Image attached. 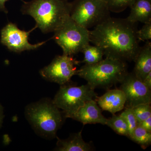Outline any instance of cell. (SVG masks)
Returning <instances> with one entry per match:
<instances>
[{"label":"cell","mask_w":151,"mask_h":151,"mask_svg":"<svg viewBox=\"0 0 151 151\" xmlns=\"http://www.w3.org/2000/svg\"><path fill=\"white\" fill-rule=\"evenodd\" d=\"M135 23L110 17L89 31L90 42L100 47L106 57L134 61L140 46Z\"/></svg>","instance_id":"obj_1"},{"label":"cell","mask_w":151,"mask_h":151,"mask_svg":"<svg viewBox=\"0 0 151 151\" xmlns=\"http://www.w3.org/2000/svg\"><path fill=\"white\" fill-rule=\"evenodd\" d=\"M21 12L33 18L44 33L54 32L70 17L71 3L65 0H31L24 1Z\"/></svg>","instance_id":"obj_2"},{"label":"cell","mask_w":151,"mask_h":151,"mask_svg":"<svg viewBox=\"0 0 151 151\" xmlns=\"http://www.w3.org/2000/svg\"><path fill=\"white\" fill-rule=\"evenodd\" d=\"M25 115L36 133L47 139L56 137L58 131L66 119L63 112L49 98L28 105Z\"/></svg>","instance_id":"obj_3"},{"label":"cell","mask_w":151,"mask_h":151,"mask_svg":"<svg viewBox=\"0 0 151 151\" xmlns=\"http://www.w3.org/2000/svg\"><path fill=\"white\" fill-rule=\"evenodd\" d=\"M128 73L126 62L106 57L95 64H85L77 70L76 75L84 78L95 89L110 88L120 83Z\"/></svg>","instance_id":"obj_4"},{"label":"cell","mask_w":151,"mask_h":151,"mask_svg":"<svg viewBox=\"0 0 151 151\" xmlns=\"http://www.w3.org/2000/svg\"><path fill=\"white\" fill-rule=\"evenodd\" d=\"M54 32L52 39L65 55L77 54L90 42L89 30L76 23L70 17Z\"/></svg>","instance_id":"obj_5"},{"label":"cell","mask_w":151,"mask_h":151,"mask_svg":"<svg viewBox=\"0 0 151 151\" xmlns=\"http://www.w3.org/2000/svg\"><path fill=\"white\" fill-rule=\"evenodd\" d=\"M70 82L60 85L52 100L55 105L62 110L66 119L87 101L96 100L98 97L94 89L88 84L76 86Z\"/></svg>","instance_id":"obj_6"},{"label":"cell","mask_w":151,"mask_h":151,"mask_svg":"<svg viewBox=\"0 0 151 151\" xmlns=\"http://www.w3.org/2000/svg\"><path fill=\"white\" fill-rule=\"evenodd\" d=\"M110 12L105 0H74L71 3L70 16L88 29L109 18Z\"/></svg>","instance_id":"obj_7"},{"label":"cell","mask_w":151,"mask_h":151,"mask_svg":"<svg viewBox=\"0 0 151 151\" xmlns=\"http://www.w3.org/2000/svg\"><path fill=\"white\" fill-rule=\"evenodd\" d=\"M78 63L73 56L57 55L48 65L41 69L40 73L47 81L63 85L70 82L71 78L76 75L78 70L76 65Z\"/></svg>","instance_id":"obj_8"},{"label":"cell","mask_w":151,"mask_h":151,"mask_svg":"<svg viewBox=\"0 0 151 151\" xmlns=\"http://www.w3.org/2000/svg\"><path fill=\"white\" fill-rule=\"evenodd\" d=\"M37 27L35 26L30 30L26 31L20 29L15 24L9 23L1 31V42L10 51L16 53L37 49L46 43V41L35 44L29 42L30 34Z\"/></svg>","instance_id":"obj_9"},{"label":"cell","mask_w":151,"mask_h":151,"mask_svg":"<svg viewBox=\"0 0 151 151\" xmlns=\"http://www.w3.org/2000/svg\"><path fill=\"white\" fill-rule=\"evenodd\" d=\"M120 83V89L126 97L125 107L133 108L139 104L151 103V89L133 72H128Z\"/></svg>","instance_id":"obj_10"},{"label":"cell","mask_w":151,"mask_h":151,"mask_svg":"<svg viewBox=\"0 0 151 151\" xmlns=\"http://www.w3.org/2000/svg\"><path fill=\"white\" fill-rule=\"evenodd\" d=\"M68 118L81 122L84 125L97 124L105 125L107 120L102 114L101 109L95 100L87 101Z\"/></svg>","instance_id":"obj_11"},{"label":"cell","mask_w":151,"mask_h":151,"mask_svg":"<svg viewBox=\"0 0 151 151\" xmlns=\"http://www.w3.org/2000/svg\"><path fill=\"white\" fill-rule=\"evenodd\" d=\"M97 105L103 111H108L113 115L125 108L126 97L121 89L108 90L96 100Z\"/></svg>","instance_id":"obj_12"},{"label":"cell","mask_w":151,"mask_h":151,"mask_svg":"<svg viewBox=\"0 0 151 151\" xmlns=\"http://www.w3.org/2000/svg\"><path fill=\"white\" fill-rule=\"evenodd\" d=\"M135 66L133 73L143 81L151 71V43L147 41L145 44L140 48L134 60Z\"/></svg>","instance_id":"obj_13"},{"label":"cell","mask_w":151,"mask_h":151,"mask_svg":"<svg viewBox=\"0 0 151 151\" xmlns=\"http://www.w3.org/2000/svg\"><path fill=\"white\" fill-rule=\"evenodd\" d=\"M82 131L72 134L65 139L56 137L57 142L55 150L58 151H90L93 150L90 143L86 142L82 138Z\"/></svg>","instance_id":"obj_14"},{"label":"cell","mask_w":151,"mask_h":151,"mask_svg":"<svg viewBox=\"0 0 151 151\" xmlns=\"http://www.w3.org/2000/svg\"><path fill=\"white\" fill-rule=\"evenodd\" d=\"M131 12L127 19L136 24L151 22V0H135L130 7Z\"/></svg>","instance_id":"obj_15"},{"label":"cell","mask_w":151,"mask_h":151,"mask_svg":"<svg viewBox=\"0 0 151 151\" xmlns=\"http://www.w3.org/2000/svg\"><path fill=\"white\" fill-rule=\"evenodd\" d=\"M81 52L84 54V59L81 63L86 65L95 64L103 59L104 51L97 45H91L89 44L84 47Z\"/></svg>","instance_id":"obj_16"},{"label":"cell","mask_w":151,"mask_h":151,"mask_svg":"<svg viewBox=\"0 0 151 151\" xmlns=\"http://www.w3.org/2000/svg\"><path fill=\"white\" fill-rule=\"evenodd\" d=\"M105 125L118 134L129 137L128 126L124 117L121 115L113 114L112 117L107 119Z\"/></svg>","instance_id":"obj_17"},{"label":"cell","mask_w":151,"mask_h":151,"mask_svg":"<svg viewBox=\"0 0 151 151\" xmlns=\"http://www.w3.org/2000/svg\"><path fill=\"white\" fill-rule=\"evenodd\" d=\"M129 138L140 145L143 149H146L151 144V132L138 125Z\"/></svg>","instance_id":"obj_18"},{"label":"cell","mask_w":151,"mask_h":151,"mask_svg":"<svg viewBox=\"0 0 151 151\" xmlns=\"http://www.w3.org/2000/svg\"><path fill=\"white\" fill-rule=\"evenodd\" d=\"M132 110L138 124L151 116V103L139 104L132 108Z\"/></svg>","instance_id":"obj_19"},{"label":"cell","mask_w":151,"mask_h":151,"mask_svg":"<svg viewBox=\"0 0 151 151\" xmlns=\"http://www.w3.org/2000/svg\"><path fill=\"white\" fill-rule=\"evenodd\" d=\"M110 12L119 13L131 6L135 0H105Z\"/></svg>","instance_id":"obj_20"},{"label":"cell","mask_w":151,"mask_h":151,"mask_svg":"<svg viewBox=\"0 0 151 151\" xmlns=\"http://www.w3.org/2000/svg\"><path fill=\"white\" fill-rule=\"evenodd\" d=\"M125 110L120 115L124 117L127 124L129 131V137L138 126V122L132 108L125 107Z\"/></svg>","instance_id":"obj_21"},{"label":"cell","mask_w":151,"mask_h":151,"mask_svg":"<svg viewBox=\"0 0 151 151\" xmlns=\"http://www.w3.org/2000/svg\"><path fill=\"white\" fill-rule=\"evenodd\" d=\"M137 36L139 41H150L151 39V22L145 24L142 27L137 30Z\"/></svg>","instance_id":"obj_22"},{"label":"cell","mask_w":151,"mask_h":151,"mask_svg":"<svg viewBox=\"0 0 151 151\" xmlns=\"http://www.w3.org/2000/svg\"><path fill=\"white\" fill-rule=\"evenodd\" d=\"M138 125L142 127L147 131L151 132V116L139 123Z\"/></svg>","instance_id":"obj_23"},{"label":"cell","mask_w":151,"mask_h":151,"mask_svg":"<svg viewBox=\"0 0 151 151\" xmlns=\"http://www.w3.org/2000/svg\"><path fill=\"white\" fill-rule=\"evenodd\" d=\"M143 83L149 89H151V71L148 73L143 80Z\"/></svg>","instance_id":"obj_24"},{"label":"cell","mask_w":151,"mask_h":151,"mask_svg":"<svg viewBox=\"0 0 151 151\" xmlns=\"http://www.w3.org/2000/svg\"><path fill=\"white\" fill-rule=\"evenodd\" d=\"M9 0H0V11H2L6 13H7L8 10H7L5 6L6 2L7 1ZM23 2H24V1L23 0H21Z\"/></svg>","instance_id":"obj_25"},{"label":"cell","mask_w":151,"mask_h":151,"mask_svg":"<svg viewBox=\"0 0 151 151\" xmlns=\"http://www.w3.org/2000/svg\"><path fill=\"white\" fill-rule=\"evenodd\" d=\"M4 118V108L0 103V130L2 127Z\"/></svg>","instance_id":"obj_26"},{"label":"cell","mask_w":151,"mask_h":151,"mask_svg":"<svg viewBox=\"0 0 151 151\" xmlns=\"http://www.w3.org/2000/svg\"><path fill=\"white\" fill-rule=\"evenodd\" d=\"M65 1H68V0H65Z\"/></svg>","instance_id":"obj_27"}]
</instances>
